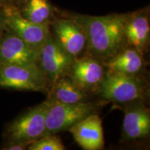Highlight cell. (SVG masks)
<instances>
[{"label":"cell","instance_id":"2","mask_svg":"<svg viewBox=\"0 0 150 150\" xmlns=\"http://www.w3.org/2000/svg\"><path fill=\"white\" fill-rule=\"evenodd\" d=\"M97 91L101 98L117 103L143 100L147 95V84L138 75L106 71Z\"/></svg>","mask_w":150,"mask_h":150},{"label":"cell","instance_id":"13","mask_svg":"<svg viewBox=\"0 0 150 150\" xmlns=\"http://www.w3.org/2000/svg\"><path fill=\"white\" fill-rule=\"evenodd\" d=\"M150 27L146 12H137L125 17V35L127 45L143 54L149 42Z\"/></svg>","mask_w":150,"mask_h":150},{"label":"cell","instance_id":"21","mask_svg":"<svg viewBox=\"0 0 150 150\" xmlns=\"http://www.w3.org/2000/svg\"><path fill=\"white\" fill-rule=\"evenodd\" d=\"M21 1H26V0H21Z\"/></svg>","mask_w":150,"mask_h":150},{"label":"cell","instance_id":"19","mask_svg":"<svg viewBox=\"0 0 150 150\" xmlns=\"http://www.w3.org/2000/svg\"><path fill=\"white\" fill-rule=\"evenodd\" d=\"M4 31V15L2 7V8L0 9V37L2 35Z\"/></svg>","mask_w":150,"mask_h":150},{"label":"cell","instance_id":"9","mask_svg":"<svg viewBox=\"0 0 150 150\" xmlns=\"http://www.w3.org/2000/svg\"><path fill=\"white\" fill-rule=\"evenodd\" d=\"M102 64L91 56L74 58L66 75L86 92L96 91L106 72Z\"/></svg>","mask_w":150,"mask_h":150},{"label":"cell","instance_id":"12","mask_svg":"<svg viewBox=\"0 0 150 150\" xmlns=\"http://www.w3.org/2000/svg\"><path fill=\"white\" fill-rule=\"evenodd\" d=\"M54 37L67 53L77 58L86 48V38L83 29L75 20L57 19L52 23Z\"/></svg>","mask_w":150,"mask_h":150},{"label":"cell","instance_id":"5","mask_svg":"<svg viewBox=\"0 0 150 150\" xmlns=\"http://www.w3.org/2000/svg\"><path fill=\"white\" fill-rule=\"evenodd\" d=\"M95 110L96 106L91 102L64 104L53 101L46 115L43 136L68 130L78 122L94 113Z\"/></svg>","mask_w":150,"mask_h":150},{"label":"cell","instance_id":"11","mask_svg":"<svg viewBox=\"0 0 150 150\" xmlns=\"http://www.w3.org/2000/svg\"><path fill=\"white\" fill-rule=\"evenodd\" d=\"M68 131L85 150L102 149L104 145L102 119L94 112L71 127Z\"/></svg>","mask_w":150,"mask_h":150},{"label":"cell","instance_id":"8","mask_svg":"<svg viewBox=\"0 0 150 150\" xmlns=\"http://www.w3.org/2000/svg\"><path fill=\"white\" fill-rule=\"evenodd\" d=\"M38 52L14 33L6 31L0 37V65H38Z\"/></svg>","mask_w":150,"mask_h":150},{"label":"cell","instance_id":"18","mask_svg":"<svg viewBox=\"0 0 150 150\" xmlns=\"http://www.w3.org/2000/svg\"><path fill=\"white\" fill-rule=\"evenodd\" d=\"M31 142H9L8 145L3 149L6 150H24L28 149Z\"/></svg>","mask_w":150,"mask_h":150},{"label":"cell","instance_id":"1","mask_svg":"<svg viewBox=\"0 0 150 150\" xmlns=\"http://www.w3.org/2000/svg\"><path fill=\"white\" fill-rule=\"evenodd\" d=\"M126 16H78L74 20L81 26L86 38L88 54L103 63L127 47L125 35Z\"/></svg>","mask_w":150,"mask_h":150},{"label":"cell","instance_id":"6","mask_svg":"<svg viewBox=\"0 0 150 150\" xmlns=\"http://www.w3.org/2000/svg\"><path fill=\"white\" fill-rule=\"evenodd\" d=\"M3 11L6 31L18 35L39 54L50 33L49 24H38L30 21L13 6H4Z\"/></svg>","mask_w":150,"mask_h":150},{"label":"cell","instance_id":"20","mask_svg":"<svg viewBox=\"0 0 150 150\" xmlns=\"http://www.w3.org/2000/svg\"><path fill=\"white\" fill-rule=\"evenodd\" d=\"M3 6V0H0V9L2 8Z\"/></svg>","mask_w":150,"mask_h":150},{"label":"cell","instance_id":"10","mask_svg":"<svg viewBox=\"0 0 150 150\" xmlns=\"http://www.w3.org/2000/svg\"><path fill=\"white\" fill-rule=\"evenodd\" d=\"M125 112L122 139L132 141L143 139L150 133V112L142 100L131 102Z\"/></svg>","mask_w":150,"mask_h":150},{"label":"cell","instance_id":"14","mask_svg":"<svg viewBox=\"0 0 150 150\" xmlns=\"http://www.w3.org/2000/svg\"><path fill=\"white\" fill-rule=\"evenodd\" d=\"M104 64L108 70L112 72L129 75H138L144 70L145 62L142 54L136 49L127 46Z\"/></svg>","mask_w":150,"mask_h":150},{"label":"cell","instance_id":"7","mask_svg":"<svg viewBox=\"0 0 150 150\" xmlns=\"http://www.w3.org/2000/svg\"><path fill=\"white\" fill-rule=\"evenodd\" d=\"M74 59L50 33L39 52L38 65L52 84L66 75Z\"/></svg>","mask_w":150,"mask_h":150},{"label":"cell","instance_id":"17","mask_svg":"<svg viewBox=\"0 0 150 150\" xmlns=\"http://www.w3.org/2000/svg\"><path fill=\"white\" fill-rule=\"evenodd\" d=\"M29 150H64L65 145L56 134L42 136L30 144Z\"/></svg>","mask_w":150,"mask_h":150},{"label":"cell","instance_id":"3","mask_svg":"<svg viewBox=\"0 0 150 150\" xmlns=\"http://www.w3.org/2000/svg\"><path fill=\"white\" fill-rule=\"evenodd\" d=\"M52 84L39 65H0V87L49 93Z\"/></svg>","mask_w":150,"mask_h":150},{"label":"cell","instance_id":"4","mask_svg":"<svg viewBox=\"0 0 150 150\" xmlns=\"http://www.w3.org/2000/svg\"><path fill=\"white\" fill-rule=\"evenodd\" d=\"M52 102L51 99H47L13 121L6 130L9 142H32L42 137L45 130L47 113Z\"/></svg>","mask_w":150,"mask_h":150},{"label":"cell","instance_id":"15","mask_svg":"<svg viewBox=\"0 0 150 150\" xmlns=\"http://www.w3.org/2000/svg\"><path fill=\"white\" fill-rule=\"evenodd\" d=\"M49 99L64 104L86 102V92L76 85L67 75H64L52 84Z\"/></svg>","mask_w":150,"mask_h":150},{"label":"cell","instance_id":"16","mask_svg":"<svg viewBox=\"0 0 150 150\" xmlns=\"http://www.w3.org/2000/svg\"><path fill=\"white\" fill-rule=\"evenodd\" d=\"M27 4L21 13L30 21L38 24H49L52 16V6L48 0H26Z\"/></svg>","mask_w":150,"mask_h":150}]
</instances>
